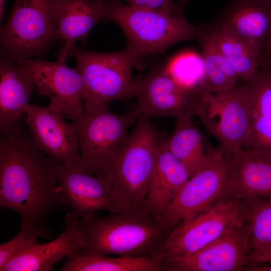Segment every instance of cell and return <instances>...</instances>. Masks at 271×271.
Masks as SVG:
<instances>
[{"label": "cell", "instance_id": "6da1fadb", "mask_svg": "<svg viewBox=\"0 0 271 271\" xmlns=\"http://www.w3.org/2000/svg\"><path fill=\"white\" fill-rule=\"evenodd\" d=\"M67 205L60 192L56 163L36 145L19 121L1 129L0 208L21 221L46 225L54 210Z\"/></svg>", "mask_w": 271, "mask_h": 271}, {"label": "cell", "instance_id": "d6a6232c", "mask_svg": "<svg viewBox=\"0 0 271 271\" xmlns=\"http://www.w3.org/2000/svg\"><path fill=\"white\" fill-rule=\"evenodd\" d=\"M265 58H271V39L267 46L262 59Z\"/></svg>", "mask_w": 271, "mask_h": 271}, {"label": "cell", "instance_id": "ba28073f", "mask_svg": "<svg viewBox=\"0 0 271 271\" xmlns=\"http://www.w3.org/2000/svg\"><path fill=\"white\" fill-rule=\"evenodd\" d=\"M230 176L229 158L219 148L210 150L206 162L189 178L159 220L172 230L228 198Z\"/></svg>", "mask_w": 271, "mask_h": 271}, {"label": "cell", "instance_id": "9c48e42d", "mask_svg": "<svg viewBox=\"0 0 271 271\" xmlns=\"http://www.w3.org/2000/svg\"><path fill=\"white\" fill-rule=\"evenodd\" d=\"M196 115L227 157L245 149L250 130L246 83L225 92H199Z\"/></svg>", "mask_w": 271, "mask_h": 271}, {"label": "cell", "instance_id": "ac0fdd59", "mask_svg": "<svg viewBox=\"0 0 271 271\" xmlns=\"http://www.w3.org/2000/svg\"><path fill=\"white\" fill-rule=\"evenodd\" d=\"M101 0H53L51 12L63 44L58 60L66 62L69 50L78 41L85 45L87 36L101 22Z\"/></svg>", "mask_w": 271, "mask_h": 271}, {"label": "cell", "instance_id": "836d02e7", "mask_svg": "<svg viewBox=\"0 0 271 271\" xmlns=\"http://www.w3.org/2000/svg\"><path fill=\"white\" fill-rule=\"evenodd\" d=\"M6 0H0V22L1 23L4 13V8Z\"/></svg>", "mask_w": 271, "mask_h": 271}, {"label": "cell", "instance_id": "5b68a950", "mask_svg": "<svg viewBox=\"0 0 271 271\" xmlns=\"http://www.w3.org/2000/svg\"><path fill=\"white\" fill-rule=\"evenodd\" d=\"M81 117L74 123L80 154V165L88 172L105 177L111 160L124 147L129 128L136 123L137 109L123 114L106 104H84Z\"/></svg>", "mask_w": 271, "mask_h": 271}, {"label": "cell", "instance_id": "484cf974", "mask_svg": "<svg viewBox=\"0 0 271 271\" xmlns=\"http://www.w3.org/2000/svg\"><path fill=\"white\" fill-rule=\"evenodd\" d=\"M60 271H161L162 264L154 256L108 257L80 252L67 258Z\"/></svg>", "mask_w": 271, "mask_h": 271}, {"label": "cell", "instance_id": "f546056e", "mask_svg": "<svg viewBox=\"0 0 271 271\" xmlns=\"http://www.w3.org/2000/svg\"><path fill=\"white\" fill-rule=\"evenodd\" d=\"M137 9L161 12L174 16H183V7L173 0H123Z\"/></svg>", "mask_w": 271, "mask_h": 271}, {"label": "cell", "instance_id": "d4e9b609", "mask_svg": "<svg viewBox=\"0 0 271 271\" xmlns=\"http://www.w3.org/2000/svg\"><path fill=\"white\" fill-rule=\"evenodd\" d=\"M193 117L176 119L171 134L164 140L170 151L187 168L190 177L206 162L202 135L193 121Z\"/></svg>", "mask_w": 271, "mask_h": 271}, {"label": "cell", "instance_id": "4fadbf2b", "mask_svg": "<svg viewBox=\"0 0 271 271\" xmlns=\"http://www.w3.org/2000/svg\"><path fill=\"white\" fill-rule=\"evenodd\" d=\"M198 94L182 86L166 68H160L135 80L133 97L139 114L178 119L196 116Z\"/></svg>", "mask_w": 271, "mask_h": 271}, {"label": "cell", "instance_id": "44dd1931", "mask_svg": "<svg viewBox=\"0 0 271 271\" xmlns=\"http://www.w3.org/2000/svg\"><path fill=\"white\" fill-rule=\"evenodd\" d=\"M189 178L187 168L162 140L143 212L158 219Z\"/></svg>", "mask_w": 271, "mask_h": 271}, {"label": "cell", "instance_id": "30bf717a", "mask_svg": "<svg viewBox=\"0 0 271 271\" xmlns=\"http://www.w3.org/2000/svg\"><path fill=\"white\" fill-rule=\"evenodd\" d=\"M241 210L240 200L228 198L174 227L155 256L164 270L220 236L241 218Z\"/></svg>", "mask_w": 271, "mask_h": 271}, {"label": "cell", "instance_id": "cb8c5ba5", "mask_svg": "<svg viewBox=\"0 0 271 271\" xmlns=\"http://www.w3.org/2000/svg\"><path fill=\"white\" fill-rule=\"evenodd\" d=\"M197 38L199 42L203 70L200 91L217 93L233 88L239 76L203 26L198 28Z\"/></svg>", "mask_w": 271, "mask_h": 271}, {"label": "cell", "instance_id": "83f0119b", "mask_svg": "<svg viewBox=\"0 0 271 271\" xmlns=\"http://www.w3.org/2000/svg\"><path fill=\"white\" fill-rule=\"evenodd\" d=\"M46 225L21 221L19 233L10 240L0 245V268L9 261L37 243L38 237H51Z\"/></svg>", "mask_w": 271, "mask_h": 271}, {"label": "cell", "instance_id": "8fae6325", "mask_svg": "<svg viewBox=\"0 0 271 271\" xmlns=\"http://www.w3.org/2000/svg\"><path fill=\"white\" fill-rule=\"evenodd\" d=\"M15 64L29 74L39 94L49 97L51 107L72 122L81 117L84 88L76 68H70L59 60L51 62L38 58L21 59Z\"/></svg>", "mask_w": 271, "mask_h": 271}, {"label": "cell", "instance_id": "4316f807", "mask_svg": "<svg viewBox=\"0 0 271 271\" xmlns=\"http://www.w3.org/2000/svg\"><path fill=\"white\" fill-rule=\"evenodd\" d=\"M251 249L271 245V196L241 200Z\"/></svg>", "mask_w": 271, "mask_h": 271}, {"label": "cell", "instance_id": "ffe728a7", "mask_svg": "<svg viewBox=\"0 0 271 271\" xmlns=\"http://www.w3.org/2000/svg\"><path fill=\"white\" fill-rule=\"evenodd\" d=\"M246 83L250 130L244 150L271 156V63L263 60L255 78Z\"/></svg>", "mask_w": 271, "mask_h": 271}, {"label": "cell", "instance_id": "7402d4cb", "mask_svg": "<svg viewBox=\"0 0 271 271\" xmlns=\"http://www.w3.org/2000/svg\"><path fill=\"white\" fill-rule=\"evenodd\" d=\"M0 129H2L19 121L36 86L25 70L3 58L0 60Z\"/></svg>", "mask_w": 271, "mask_h": 271}, {"label": "cell", "instance_id": "277c9868", "mask_svg": "<svg viewBox=\"0 0 271 271\" xmlns=\"http://www.w3.org/2000/svg\"><path fill=\"white\" fill-rule=\"evenodd\" d=\"M101 22H112L119 26L141 58L163 53L180 42L197 38L199 27L183 16L133 8L123 0H101Z\"/></svg>", "mask_w": 271, "mask_h": 271}, {"label": "cell", "instance_id": "7a4b0ae2", "mask_svg": "<svg viewBox=\"0 0 271 271\" xmlns=\"http://www.w3.org/2000/svg\"><path fill=\"white\" fill-rule=\"evenodd\" d=\"M80 222L85 243L80 253L84 255L155 257L171 231L143 211L94 213Z\"/></svg>", "mask_w": 271, "mask_h": 271}, {"label": "cell", "instance_id": "4dcf8cb0", "mask_svg": "<svg viewBox=\"0 0 271 271\" xmlns=\"http://www.w3.org/2000/svg\"><path fill=\"white\" fill-rule=\"evenodd\" d=\"M271 262V245L261 249H251L246 261V267L249 265Z\"/></svg>", "mask_w": 271, "mask_h": 271}, {"label": "cell", "instance_id": "d6986e66", "mask_svg": "<svg viewBox=\"0 0 271 271\" xmlns=\"http://www.w3.org/2000/svg\"><path fill=\"white\" fill-rule=\"evenodd\" d=\"M227 197L240 200L271 196V156L242 150L229 157Z\"/></svg>", "mask_w": 271, "mask_h": 271}, {"label": "cell", "instance_id": "52a82bcc", "mask_svg": "<svg viewBox=\"0 0 271 271\" xmlns=\"http://www.w3.org/2000/svg\"><path fill=\"white\" fill-rule=\"evenodd\" d=\"M53 0H15L7 23L0 29L1 58L14 63L41 58L59 39L52 19Z\"/></svg>", "mask_w": 271, "mask_h": 271}, {"label": "cell", "instance_id": "1f68e13d", "mask_svg": "<svg viewBox=\"0 0 271 271\" xmlns=\"http://www.w3.org/2000/svg\"><path fill=\"white\" fill-rule=\"evenodd\" d=\"M247 270L255 271H271V265H265L264 263H260L251 265L246 267Z\"/></svg>", "mask_w": 271, "mask_h": 271}, {"label": "cell", "instance_id": "e0dca14e", "mask_svg": "<svg viewBox=\"0 0 271 271\" xmlns=\"http://www.w3.org/2000/svg\"><path fill=\"white\" fill-rule=\"evenodd\" d=\"M65 227L55 239L46 243H36L13 258L1 271H48L65 257L82 251L85 246V238L80 220L67 213Z\"/></svg>", "mask_w": 271, "mask_h": 271}, {"label": "cell", "instance_id": "f1b7e54d", "mask_svg": "<svg viewBox=\"0 0 271 271\" xmlns=\"http://www.w3.org/2000/svg\"><path fill=\"white\" fill-rule=\"evenodd\" d=\"M188 54L172 61L166 69L171 77L187 89L199 91L203 70L201 58Z\"/></svg>", "mask_w": 271, "mask_h": 271}, {"label": "cell", "instance_id": "8992f818", "mask_svg": "<svg viewBox=\"0 0 271 271\" xmlns=\"http://www.w3.org/2000/svg\"><path fill=\"white\" fill-rule=\"evenodd\" d=\"M80 73L84 88L83 104H106L133 97L135 80L132 68L140 59L131 47L118 52H96L76 45L68 52Z\"/></svg>", "mask_w": 271, "mask_h": 271}, {"label": "cell", "instance_id": "e575fe53", "mask_svg": "<svg viewBox=\"0 0 271 271\" xmlns=\"http://www.w3.org/2000/svg\"><path fill=\"white\" fill-rule=\"evenodd\" d=\"M189 0H178V3L179 4H180L182 7H183L185 4Z\"/></svg>", "mask_w": 271, "mask_h": 271}, {"label": "cell", "instance_id": "3957f363", "mask_svg": "<svg viewBox=\"0 0 271 271\" xmlns=\"http://www.w3.org/2000/svg\"><path fill=\"white\" fill-rule=\"evenodd\" d=\"M161 140L149 117L139 114L125 144L109 164L105 177L127 211H143Z\"/></svg>", "mask_w": 271, "mask_h": 271}, {"label": "cell", "instance_id": "7c38bea8", "mask_svg": "<svg viewBox=\"0 0 271 271\" xmlns=\"http://www.w3.org/2000/svg\"><path fill=\"white\" fill-rule=\"evenodd\" d=\"M56 171L60 192L72 216L79 219L99 210L127 211L108 179L84 170L80 163L56 164Z\"/></svg>", "mask_w": 271, "mask_h": 271}, {"label": "cell", "instance_id": "5bb4252c", "mask_svg": "<svg viewBox=\"0 0 271 271\" xmlns=\"http://www.w3.org/2000/svg\"><path fill=\"white\" fill-rule=\"evenodd\" d=\"M25 119L38 148L56 164L80 163V154L74 123L49 105L41 107L29 104Z\"/></svg>", "mask_w": 271, "mask_h": 271}, {"label": "cell", "instance_id": "2e32d148", "mask_svg": "<svg viewBox=\"0 0 271 271\" xmlns=\"http://www.w3.org/2000/svg\"><path fill=\"white\" fill-rule=\"evenodd\" d=\"M215 21L243 40L262 59L271 39V0H229Z\"/></svg>", "mask_w": 271, "mask_h": 271}, {"label": "cell", "instance_id": "603a6c76", "mask_svg": "<svg viewBox=\"0 0 271 271\" xmlns=\"http://www.w3.org/2000/svg\"><path fill=\"white\" fill-rule=\"evenodd\" d=\"M203 27L239 78L244 83L252 81L260 67L261 57L243 40L217 22Z\"/></svg>", "mask_w": 271, "mask_h": 271}, {"label": "cell", "instance_id": "9a60e30c", "mask_svg": "<svg viewBox=\"0 0 271 271\" xmlns=\"http://www.w3.org/2000/svg\"><path fill=\"white\" fill-rule=\"evenodd\" d=\"M251 250L248 230L241 215L216 239L192 255L168 265L165 270H244Z\"/></svg>", "mask_w": 271, "mask_h": 271}]
</instances>
